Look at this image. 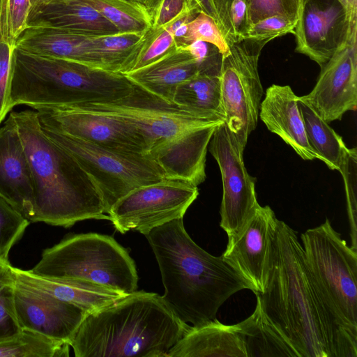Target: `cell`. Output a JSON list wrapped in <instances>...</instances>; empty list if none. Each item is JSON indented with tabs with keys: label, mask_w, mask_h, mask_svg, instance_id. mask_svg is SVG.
<instances>
[{
	"label": "cell",
	"mask_w": 357,
	"mask_h": 357,
	"mask_svg": "<svg viewBox=\"0 0 357 357\" xmlns=\"http://www.w3.org/2000/svg\"><path fill=\"white\" fill-rule=\"evenodd\" d=\"M256 296L299 357H357V337L328 312L310 275L297 233L282 220L278 221L265 291Z\"/></svg>",
	"instance_id": "1"
},
{
	"label": "cell",
	"mask_w": 357,
	"mask_h": 357,
	"mask_svg": "<svg viewBox=\"0 0 357 357\" xmlns=\"http://www.w3.org/2000/svg\"><path fill=\"white\" fill-rule=\"evenodd\" d=\"M145 236L160 271L162 296L182 321L197 326L213 320L232 295L250 290L221 256L209 254L194 242L183 218L155 227Z\"/></svg>",
	"instance_id": "2"
},
{
	"label": "cell",
	"mask_w": 357,
	"mask_h": 357,
	"mask_svg": "<svg viewBox=\"0 0 357 357\" xmlns=\"http://www.w3.org/2000/svg\"><path fill=\"white\" fill-rule=\"evenodd\" d=\"M190 326L162 296L136 290L87 314L69 344L76 357H167Z\"/></svg>",
	"instance_id": "3"
},
{
	"label": "cell",
	"mask_w": 357,
	"mask_h": 357,
	"mask_svg": "<svg viewBox=\"0 0 357 357\" xmlns=\"http://www.w3.org/2000/svg\"><path fill=\"white\" fill-rule=\"evenodd\" d=\"M31 169L34 208L30 222L68 228L88 219H105L101 193L91 176L43 132L36 110L11 112Z\"/></svg>",
	"instance_id": "4"
},
{
	"label": "cell",
	"mask_w": 357,
	"mask_h": 357,
	"mask_svg": "<svg viewBox=\"0 0 357 357\" xmlns=\"http://www.w3.org/2000/svg\"><path fill=\"white\" fill-rule=\"evenodd\" d=\"M105 89V75L98 68L14 46L6 110L19 105L36 109L98 101Z\"/></svg>",
	"instance_id": "5"
},
{
	"label": "cell",
	"mask_w": 357,
	"mask_h": 357,
	"mask_svg": "<svg viewBox=\"0 0 357 357\" xmlns=\"http://www.w3.org/2000/svg\"><path fill=\"white\" fill-rule=\"evenodd\" d=\"M36 275L94 282L126 294L137 289L135 261L107 235L88 233L66 237L43 251L30 270Z\"/></svg>",
	"instance_id": "6"
},
{
	"label": "cell",
	"mask_w": 357,
	"mask_h": 357,
	"mask_svg": "<svg viewBox=\"0 0 357 357\" xmlns=\"http://www.w3.org/2000/svg\"><path fill=\"white\" fill-rule=\"evenodd\" d=\"M310 275L333 319L357 337V251L326 219L301 235Z\"/></svg>",
	"instance_id": "7"
},
{
	"label": "cell",
	"mask_w": 357,
	"mask_h": 357,
	"mask_svg": "<svg viewBox=\"0 0 357 357\" xmlns=\"http://www.w3.org/2000/svg\"><path fill=\"white\" fill-rule=\"evenodd\" d=\"M42 129L51 140L70 153L94 180L106 213L132 190L165 178L162 169L148 153L120 152L55 130Z\"/></svg>",
	"instance_id": "8"
},
{
	"label": "cell",
	"mask_w": 357,
	"mask_h": 357,
	"mask_svg": "<svg viewBox=\"0 0 357 357\" xmlns=\"http://www.w3.org/2000/svg\"><path fill=\"white\" fill-rule=\"evenodd\" d=\"M265 40L245 38L229 46L222 57L220 80L225 123L245 147L256 128L264 94L258 71Z\"/></svg>",
	"instance_id": "9"
},
{
	"label": "cell",
	"mask_w": 357,
	"mask_h": 357,
	"mask_svg": "<svg viewBox=\"0 0 357 357\" xmlns=\"http://www.w3.org/2000/svg\"><path fill=\"white\" fill-rule=\"evenodd\" d=\"M67 106L102 113L128 121L144 134L149 142V150L151 146L192 128L221 121L203 118L185 107L163 100L135 83L130 93L122 98Z\"/></svg>",
	"instance_id": "10"
},
{
	"label": "cell",
	"mask_w": 357,
	"mask_h": 357,
	"mask_svg": "<svg viewBox=\"0 0 357 357\" xmlns=\"http://www.w3.org/2000/svg\"><path fill=\"white\" fill-rule=\"evenodd\" d=\"M198 195L197 186L165 178L132 190L119 199L107 214L121 234L132 230L146 236L155 227L183 218Z\"/></svg>",
	"instance_id": "11"
},
{
	"label": "cell",
	"mask_w": 357,
	"mask_h": 357,
	"mask_svg": "<svg viewBox=\"0 0 357 357\" xmlns=\"http://www.w3.org/2000/svg\"><path fill=\"white\" fill-rule=\"evenodd\" d=\"M208 146L221 174L220 226L226 232L228 240L242 231L260 206L255 190V178L248 174L244 165L245 147L225 122L215 129Z\"/></svg>",
	"instance_id": "12"
},
{
	"label": "cell",
	"mask_w": 357,
	"mask_h": 357,
	"mask_svg": "<svg viewBox=\"0 0 357 357\" xmlns=\"http://www.w3.org/2000/svg\"><path fill=\"white\" fill-rule=\"evenodd\" d=\"M40 126L112 150L147 153L149 144L144 134L121 119L70 106L34 109Z\"/></svg>",
	"instance_id": "13"
},
{
	"label": "cell",
	"mask_w": 357,
	"mask_h": 357,
	"mask_svg": "<svg viewBox=\"0 0 357 357\" xmlns=\"http://www.w3.org/2000/svg\"><path fill=\"white\" fill-rule=\"evenodd\" d=\"M356 28L321 68L313 89L298 98L327 123L341 120L357 105Z\"/></svg>",
	"instance_id": "14"
},
{
	"label": "cell",
	"mask_w": 357,
	"mask_h": 357,
	"mask_svg": "<svg viewBox=\"0 0 357 357\" xmlns=\"http://www.w3.org/2000/svg\"><path fill=\"white\" fill-rule=\"evenodd\" d=\"M356 27L338 0H303L293 33L295 51L321 68Z\"/></svg>",
	"instance_id": "15"
},
{
	"label": "cell",
	"mask_w": 357,
	"mask_h": 357,
	"mask_svg": "<svg viewBox=\"0 0 357 357\" xmlns=\"http://www.w3.org/2000/svg\"><path fill=\"white\" fill-rule=\"evenodd\" d=\"M278 221L269 206L260 205L242 231L227 240L221 255L255 295L265 291Z\"/></svg>",
	"instance_id": "16"
},
{
	"label": "cell",
	"mask_w": 357,
	"mask_h": 357,
	"mask_svg": "<svg viewBox=\"0 0 357 357\" xmlns=\"http://www.w3.org/2000/svg\"><path fill=\"white\" fill-rule=\"evenodd\" d=\"M14 306L21 329L32 331L68 344L87 314L72 304L17 280Z\"/></svg>",
	"instance_id": "17"
},
{
	"label": "cell",
	"mask_w": 357,
	"mask_h": 357,
	"mask_svg": "<svg viewBox=\"0 0 357 357\" xmlns=\"http://www.w3.org/2000/svg\"><path fill=\"white\" fill-rule=\"evenodd\" d=\"M224 121L188 130L157 144L147 153L160 166L165 178L181 180L198 186L206 179V158L211 139Z\"/></svg>",
	"instance_id": "18"
},
{
	"label": "cell",
	"mask_w": 357,
	"mask_h": 357,
	"mask_svg": "<svg viewBox=\"0 0 357 357\" xmlns=\"http://www.w3.org/2000/svg\"><path fill=\"white\" fill-rule=\"evenodd\" d=\"M0 197L31 221L34 208L32 173L11 114L0 128Z\"/></svg>",
	"instance_id": "19"
},
{
	"label": "cell",
	"mask_w": 357,
	"mask_h": 357,
	"mask_svg": "<svg viewBox=\"0 0 357 357\" xmlns=\"http://www.w3.org/2000/svg\"><path fill=\"white\" fill-rule=\"evenodd\" d=\"M297 96L288 85L272 84L260 104L259 116L271 132L278 135L303 160L319 159L309 144Z\"/></svg>",
	"instance_id": "20"
},
{
	"label": "cell",
	"mask_w": 357,
	"mask_h": 357,
	"mask_svg": "<svg viewBox=\"0 0 357 357\" xmlns=\"http://www.w3.org/2000/svg\"><path fill=\"white\" fill-rule=\"evenodd\" d=\"M45 26L89 36L113 35L117 28L83 0H47L31 8L27 27Z\"/></svg>",
	"instance_id": "21"
},
{
	"label": "cell",
	"mask_w": 357,
	"mask_h": 357,
	"mask_svg": "<svg viewBox=\"0 0 357 357\" xmlns=\"http://www.w3.org/2000/svg\"><path fill=\"white\" fill-rule=\"evenodd\" d=\"M16 280L72 304L87 314L98 311L127 294L94 282L44 277L13 266Z\"/></svg>",
	"instance_id": "22"
},
{
	"label": "cell",
	"mask_w": 357,
	"mask_h": 357,
	"mask_svg": "<svg viewBox=\"0 0 357 357\" xmlns=\"http://www.w3.org/2000/svg\"><path fill=\"white\" fill-rule=\"evenodd\" d=\"M167 357H247V354L237 324H224L215 318L190 326Z\"/></svg>",
	"instance_id": "23"
},
{
	"label": "cell",
	"mask_w": 357,
	"mask_h": 357,
	"mask_svg": "<svg viewBox=\"0 0 357 357\" xmlns=\"http://www.w3.org/2000/svg\"><path fill=\"white\" fill-rule=\"evenodd\" d=\"M199 73V66L184 47H176L155 62L125 75L147 91L173 102L178 86Z\"/></svg>",
	"instance_id": "24"
},
{
	"label": "cell",
	"mask_w": 357,
	"mask_h": 357,
	"mask_svg": "<svg viewBox=\"0 0 357 357\" xmlns=\"http://www.w3.org/2000/svg\"><path fill=\"white\" fill-rule=\"evenodd\" d=\"M89 37V35L61 29L29 26L16 40L14 46L29 53L91 66Z\"/></svg>",
	"instance_id": "25"
},
{
	"label": "cell",
	"mask_w": 357,
	"mask_h": 357,
	"mask_svg": "<svg viewBox=\"0 0 357 357\" xmlns=\"http://www.w3.org/2000/svg\"><path fill=\"white\" fill-rule=\"evenodd\" d=\"M236 324L247 357H299L287 339L264 314L257 299L252 314Z\"/></svg>",
	"instance_id": "26"
},
{
	"label": "cell",
	"mask_w": 357,
	"mask_h": 357,
	"mask_svg": "<svg viewBox=\"0 0 357 357\" xmlns=\"http://www.w3.org/2000/svg\"><path fill=\"white\" fill-rule=\"evenodd\" d=\"M173 102L203 118L225 121L220 75L198 73L182 82L175 91Z\"/></svg>",
	"instance_id": "27"
},
{
	"label": "cell",
	"mask_w": 357,
	"mask_h": 357,
	"mask_svg": "<svg viewBox=\"0 0 357 357\" xmlns=\"http://www.w3.org/2000/svg\"><path fill=\"white\" fill-rule=\"evenodd\" d=\"M144 33L90 36L89 55L91 66L126 74L130 70Z\"/></svg>",
	"instance_id": "28"
},
{
	"label": "cell",
	"mask_w": 357,
	"mask_h": 357,
	"mask_svg": "<svg viewBox=\"0 0 357 357\" xmlns=\"http://www.w3.org/2000/svg\"><path fill=\"white\" fill-rule=\"evenodd\" d=\"M310 146L331 170H337L348 149L341 136L307 103L297 97Z\"/></svg>",
	"instance_id": "29"
},
{
	"label": "cell",
	"mask_w": 357,
	"mask_h": 357,
	"mask_svg": "<svg viewBox=\"0 0 357 357\" xmlns=\"http://www.w3.org/2000/svg\"><path fill=\"white\" fill-rule=\"evenodd\" d=\"M70 347L67 342L21 329L0 341V357H66Z\"/></svg>",
	"instance_id": "30"
},
{
	"label": "cell",
	"mask_w": 357,
	"mask_h": 357,
	"mask_svg": "<svg viewBox=\"0 0 357 357\" xmlns=\"http://www.w3.org/2000/svg\"><path fill=\"white\" fill-rule=\"evenodd\" d=\"M105 17L120 33H144L152 26L142 6L126 0H83Z\"/></svg>",
	"instance_id": "31"
},
{
	"label": "cell",
	"mask_w": 357,
	"mask_h": 357,
	"mask_svg": "<svg viewBox=\"0 0 357 357\" xmlns=\"http://www.w3.org/2000/svg\"><path fill=\"white\" fill-rule=\"evenodd\" d=\"M214 21L229 46L247 38L251 24L245 0H210Z\"/></svg>",
	"instance_id": "32"
},
{
	"label": "cell",
	"mask_w": 357,
	"mask_h": 357,
	"mask_svg": "<svg viewBox=\"0 0 357 357\" xmlns=\"http://www.w3.org/2000/svg\"><path fill=\"white\" fill-rule=\"evenodd\" d=\"M176 47L170 24L159 27L151 26L144 34L128 73L155 62Z\"/></svg>",
	"instance_id": "33"
},
{
	"label": "cell",
	"mask_w": 357,
	"mask_h": 357,
	"mask_svg": "<svg viewBox=\"0 0 357 357\" xmlns=\"http://www.w3.org/2000/svg\"><path fill=\"white\" fill-rule=\"evenodd\" d=\"M15 284L13 266L0 259V341L21 331L14 306Z\"/></svg>",
	"instance_id": "34"
},
{
	"label": "cell",
	"mask_w": 357,
	"mask_h": 357,
	"mask_svg": "<svg viewBox=\"0 0 357 357\" xmlns=\"http://www.w3.org/2000/svg\"><path fill=\"white\" fill-rule=\"evenodd\" d=\"M196 40L204 41L214 45L218 49L222 57L230 52L229 46L214 20L204 12H199L188 22L185 34L175 43L177 47H184Z\"/></svg>",
	"instance_id": "35"
},
{
	"label": "cell",
	"mask_w": 357,
	"mask_h": 357,
	"mask_svg": "<svg viewBox=\"0 0 357 357\" xmlns=\"http://www.w3.org/2000/svg\"><path fill=\"white\" fill-rule=\"evenodd\" d=\"M338 171L342 176L346 192L351 247L357 251V151L356 148H348Z\"/></svg>",
	"instance_id": "36"
},
{
	"label": "cell",
	"mask_w": 357,
	"mask_h": 357,
	"mask_svg": "<svg viewBox=\"0 0 357 357\" xmlns=\"http://www.w3.org/2000/svg\"><path fill=\"white\" fill-rule=\"evenodd\" d=\"M30 221L0 197V259H8L13 246L22 238Z\"/></svg>",
	"instance_id": "37"
},
{
	"label": "cell",
	"mask_w": 357,
	"mask_h": 357,
	"mask_svg": "<svg viewBox=\"0 0 357 357\" xmlns=\"http://www.w3.org/2000/svg\"><path fill=\"white\" fill-rule=\"evenodd\" d=\"M251 26L268 17L279 15L297 22L303 0H245Z\"/></svg>",
	"instance_id": "38"
},
{
	"label": "cell",
	"mask_w": 357,
	"mask_h": 357,
	"mask_svg": "<svg viewBox=\"0 0 357 357\" xmlns=\"http://www.w3.org/2000/svg\"><path fill=\"white\" fill-rule=\"evenodd\" d=\"M296 23L279 15L268 17L253 24L247 38L268 43L278 37L293 33Z\"/></svg>",
	"instance_id": "39"
},
{
	"label": "cell",
	"mask_w": 357,
	"mask_h": 357,
	"mask_svg": "<svg viewBox=\"0 0 357 357\" xmlns=\"http://www.w3.org/2000/svg\"><path fill=\"white\" fill-rule=\"evenodd\" d=\"M31 8V0H6L7 37L9 43L13 45L27 28Z\"/></svg>",
	"instance_id": "40"
},
{
	"label": "cell",
	"mask_w": 357,
	"mask_h": 357,
	"mask_svg": "<svg viewBox=\"0 0 357 357\" xmlns=\"http://www.w3.org/2000/svg\"><path fill=\"white\" fill-rule=\"evenodd\" d=\"M14 45L8 40L0 42V123L5 119Z\"/></svg>",
	"instance_id": "41"
},
{
	"label": "cell",
	"mask_w": 357,
	"mask_h": 357,
	"mask_svg": "<svg viewBox=\"0 0 357 357\" xmlns=\"http://www.w3.org/2000/svg\"><path fill=\"white\" fill-rule=\"evenodd\" d=\"M189 12H201L194 0H162L152 26H165Z\"/></svg>",
	"instance_id": "42"
},
{
	"label": "cell",
	"mask_w": 357,
	"mask_h": 357,
	"mask_svg": "<svg viewBox=\"0 0 357 357\" xmlns=\"http://www.w3.org/2000/svg\"><path fill=\"white\" fill-rule=\"evenodd\" d=\"M141 4L146 10L151 24L156 17L157 13L162 0H139Z\"/></svg>",
	"instance_id": "43"
},
{
	"label": "cell",
	"mask_w": 357,
	"mask_h": 357,
	"mask_svg": "<svg viewBox=\"0 0 357 357\" xmlns=\"http://www.w3.org/2000/svg\"><path fill=\"white\" fill-rule=\"evenodd\" d=\"M344 8L349 20L357 22V0H338Z\"/></svg>",
	"instance_id": "44"
},
{
	"label": "cell",
	"mask_w": 357,
	"mask_h": 357,
	"mask_svg": "<svg viewBox=\"0 0 357 357\" xmlns=\"http://www.w3.org/2000/svg\"><path fill=\"white\" fill-rule=\"evenodd\" d=\"M201 12H204L214 19V13L210 0H194Z\"/></svg>",
	"instance_id": "45"
},
{
	"label": "cell",
	"mask_w": 357,
	"mask_h": 357,
	"mask_svg": "<svg viewBox=\"0 0 357 357\" xmlns=\"http://www.w3.org/2000/svg\"><path fill=\"white\" fill-rule=\"evenodd\" d=\"M47 1V0H31V7L38 4V3H40L41 2H43V1Z\"/></svg>",
	"instance_id": "46"
},
{
	"label": "cell",
	"mask_w": 357,
	"mask_h": 357,
	"mask_svg": "<svg viewBox=\"0 0 357 357\" xmlns=\"http://www.w3.org/2000/svg\"><path fill=\"white\" fill-rule=\"evenodd\" d=\"M126 1H130V2H131V3H135V4H136V5H138V6H142V7H143V6L141 4V3L139 2V0H126ZM143 8H144V7H143ZM144 9H145V8H144Z\"/></svg>",
	"instance_id": "47"
}]
</instances>
